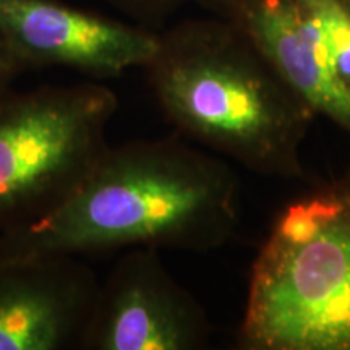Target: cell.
I'll return each instance as SVG.
<instances>
[{"instance_id": "1", "label": "cell", "mask_w": 350, "mask_h": 350, "mask_svg": "<svg viewBox=\"0 0 350 350\" xmlns=\"http://www.w3.org/2000/svg\"><path fill=\"white\" fill-rule=\"evenodd\" d=\"M235 170L178 133L107 144L54 209L0 232V255H68L170 248L208 253L242 217Z\"/></svg>"}, {"instance_id": "11", "label": "cell", "mask_w": 350, "mask_h": 350, "mask_svg": "<svg viewBox=\"0 0 350 350\" xmlns=\"http://www.w3.org/2000/svg\"><path fill=\"white\" fill-rule=\"evenodd\" d=\"M23 70L16 62L15 55L8 49L7 42L0 34V98L13 90V83L18 78Z\"/></svg>"}, {"instance_id": "10", "label": "cell", "mask_w": 350, "mask_h": 350, "mask_svg": "<svg viewBox=\"0 0 350 350\" xmlns=\"http://www.w3.org/2000/svg\"><path fill=\"white\" fill-rule=\"evenodd\" d=\"M109 2L146 28L159 31L161 26L187 3H196L208 10L214 0H109Z\"/></svg>"}, {"instance_id": "5", "label": "cell", "mask_w": 350, "mask_h": 350, "mask_svg": "<svg viewBox=\"0 0 350 350\" xmlns=\"http://www.w3.org/2000/svg\"><path fill=\"white\" fill-rule=\"evenodd\" d=\"M213 326L154 248H130L99 282L81 350H201Z\"/></svg>"}, {"instance_id": "2", "label": "cell", "mask_w": 350, "mask_h": 350, "mask_svg": "<svg viewBox=\"0 0 350 350\" xmlns=\"http://www.w3.org/2000/svg\"><path fill=\"white\" fill-rule=\"evenodd\" d=\"M175 133L265 177L301 180V146L317 112L224 18L157 31L144 65Z\"/></svg>"}, {"instance_id": "8", "label": "cell", "mask_w": 350, "mask_h": 350, "mask_svg": "<svg viewBox=\"0 0 350 350\" xmlns=\"http://www.w3.org/2000/svg\"><path fill=\"white\" fill-rule=\"evenodd\" d=\"M208 12L239 28L317 116L350 135V90L299 0H214Z\"/></svg>"}, {"instance_id": "4", "label": "cell", "mask_w": 350, "mask_h": 350, "mask_svg": "<svg viewBox=\"0 0 350 350\" xmlns=\"http://www.w3.org/2000/svg\"><path fill=\"white\" fill-rule=\"evenodd\" d=\"M117 107V94L96 81L0 98V232L67 198L107 148Z\"/></svg>"}, {"instance_id": "6", "label": "cell", "mask_w": 350, "mask_h": 350, "mask_svg": "<svg viewBox=\"0 0 350 350\" xmlns=\"http://www.w3.org/2000/svg\"><path fill=\"white\" fill-rule=\"evenodd\" d=\"M0 34L21 70L72 68L109 80L144 68L157 31L62 0H0Z\"/></svg>"}, {"instance_id": "7", "label": "cell", "mask_w": 350, "mask_h": 350, "mask_svg": "<svg viewBox=\"0 0 350 350\" xmlns=\"http://www.w3.org/2000/svg\"><path fill=\"white\" fill-rule=\"evenodd\" d=\"M99 281L68 255H0V350L80 349Z\"/></svg>"}, {"instance_id": "9", "label": "cell", "mask_w": 350, "mask_h": 350, "mask_svg": "<svg viewBox=\"0 0 350 350\" xmlns=\"http://www.w3.org/2000/svg\"><path fill=\"white\" fill-rule=\"evenodd\" d=\"M325 38L332 65L350 90V3L345 0H299Z\"/></svg>"}, {"instance_id": "3", "label": "cell", "mask_w": 350, "mask_h": 350, "mask_svg": "<svg viewBox=\"0 0 350 350\" xmlns=\"http://www.w3.org/2000/svg\"><path fill=\"white\" fill-rule=\"evenodd\" d=\"M242 350H350V165L282 208L258 250Z\"/></svg>"}, {"instance_id": "12", "label": "cell", "mask_w": 350, "mask_h": 350, "mask_svg": "<svg viewBox=\"0 0 350 350\" xmlns=\"http://www.w3.org/2000/svg\"><path fill=\"white\" fill-rule=\"evenodd\" d=\"M345 2H349V3H350V0H345Z\"/></svg>"}]
</instances>
